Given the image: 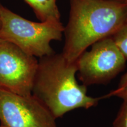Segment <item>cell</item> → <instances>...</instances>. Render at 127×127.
Masks as SVG:
<instances>
[{"mask_svg":"<svg viewBox=\"0 0 127 127\" xmlns=\"http://www.w3.org/2000/svg\"><path fill=\"white\" fill-rule=\"evenodd\" d=\"M65 41L62 54L74 63L90 46L111 36L127 23L123 0H70Z\"/></svg>","mask_w":127,"mask_h":127,"instance_id":"1","label":"cell"},{"mask_svg":"<svg viewBox=\"0 0 127 127\" xmlns=\"http://www.w3.org/2000/svg\"><path fill=\"white\" fill-rule=\"evenodd\" d=\"M77 71L76 61H68L62 53L38 61L32 94L55 119L74 109L95 107L101 99L87 94V86L77 82Z\"/></svg>","mask_w":127,"mask_h":127,"instance_id":"2","label":"cell"},{"mask_svg":"<svg viewBox=\"0 0 127 127\" xmlns=\"http://www.w3.org/2000/svg\"><path fill=\"white\" fill-rule=\"evenodd\" d=\"M0 38L12 42L27 54L42 57L54 53L53 40H60L64 27L61 21L36 23L21 17L2 6Z\"/></svg>","mask_w":127,"mask_h":127,"instance_id":"3","label":"cell"},{"mask_svg":"<svg viewBox=\"0 0 127 127\" xmlns=\"http://www.w3.org/2000/svg\"><path fill=\"white\" fill-rule=\"evenodd\" d=\"M126 61L109 36L94 44L91 50L84 52L76 63L79 79L87 87L109 82L123 71Z\"/></svg>","mask_w":127,"mask_h":127,"instance_id":"4","label":"cell"},{"mask_svg":"<svg viewBox=\"0 0 127 127\" xmlns=\"http://www.w3.org/2000/svg\"><path fill=\"white\" fill-rule=\"evenodd\" d=\"M38 66L36 57L0 38V89L19 95L32 94Z\"/></svg>","mask_w":127,"mask_h":127,"instance_id":"5","label":"cell"},{"mask_svg":"<svg viewBox=\"0 0 127 127\" xmlns=\"http://www.w3.org/2000/svg\"><path fill=\"white\" fill-rule=\"evenodd\" d=\"M56 119L32 94L19 95L0 89L3 127H57Z\"/></svg>","mask_w":127,"mask_h":127,"instance_id":"6","label":"cell"},{"mask_svg":"<svg viewBox=\"0 0 127 127\" xmlns=\"http://www.w3.org/2000/svg\"><path fill=\"white\" fill-rule=\"evenodd\" d=\"M41 22L59 21L60 13L57 0H24Z\"/></svg>","mask_w":127,"mask_h":127,"instance_id":"7","label":"cell"},{"mask_svg":"<svg viewBox=\"0 0 127 127\" xmlns=\"http://www.w3.org/2000/svg\"><path fill=\"white\" fill-rule=\"evenodd\" d=\"M115 45L127 60V23L111 36Z\"/></svg>","mask_w":127,"mask_h":127,"instance_id":"8","label":"cell"},{"mask_svg":"<svg viewBox=\"0 0 127 127\" xmlns=\"http://www.w3.org/2000/svg\"><path fill=\"white\" fill-rule=\"evenodd\" d=\"M113 96L120 98L123 101L127 102V72L121 78L117 88L101 97V99H107Z\"/></svg>","mask_w":127,"mask_h":127,"instance_id":"9","label":"cell"},{"mask_svg":"<svg viewBox=\"0 0 127 127\" xmlns=\"http://www.w3.org/2000/svg\"><path fill=\"white\" fill-rule=\"evenodd\" d=\"M112 127H127V102L123 101Z\"/></svg>","mask_w":127,"mask_h":127,"instance_id":"10","label":"cell"},{"mask_svg":"<svg viewBox=\"0 0 127 127\" xmlns=\"http://www.w3.org/2000/svg\"><path fill=\"white\" fill-rule=\"evenodd\" d=\"M2 5L0 4V28H1V8H2Z\"/></svg>","mask_w":127,"mask_h":127,"instance_id":"11","label":"cell"},{"mask_svg":"<svg viewBox=\"0 0 127 127\" xmlns=\"http://www.w3.org/2000/svg\"><path fill=\"white\" fill-rule=\"evenodd\" d=\"M123 2L125 3V5H126L127 8V0H123Z\"/></svg>","mask_w":127,"mask_h":127,"instance_id":"12","label":"cell"},{"mask_svg":"<svg viewBox=\"0 0 127 127\" xmlns=\"http://www.w3.org/2000/svg\"><path fill=\"white\" fill-rule=\"evenodd\" d=\"M0 127H3L2 126H1V125H0Z\"/></svg>","mask_w":127,"mask_h":127,"instance_id":"13","label":"cell"}]
</instances>
